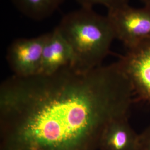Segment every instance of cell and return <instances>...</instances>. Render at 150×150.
Returning a JSON list of instances; mask_svg holds the SVG:
<instances>
[{"label": "cell", "instance_id": "5", "mask_svg": "<svg viewBox=\"0 0 150 150\" xmlns=\"http://www.w3.org/2000/svg\"><path fill=\"white\" fill-rule=\"evenodd\" d=\"M48 33L32 38H18L8 47L6 59L13 75L30 77L40 72L43 47Z\"/></svg>", "mask_w": 150, "mask_h": 150}, {"label": "cell", "instance_id": "7", "mask_svg": "<svg viewBox=\"0 0 150 150\" xmlns=\"http://www.w3.org/2000/svg\"><path fill=\"white\" fill-rule=\"evenodd\" d=\"M129 117L117 119L108 125L102 133L98 150H137L139 134L129 121Z\"/></svg>", "mask_w": 150, "mask_h": 150}, {"label": "cell", "instance_id": "1", "mask_svg": "<svg viewBox=\"0 0 150 150\" xmlns=\"http://www.w3.org/2000/svg\"><path fill=\"white\" fill-rule=\"evenodd\" d=\"M134 92L118 61L87 72L12 75L0 86V150H98L104 129L129 117Z\"/></svg>", "mask_w": 150, "mask_h": 150}, {"label": "cell", "instance_id": "3", "mask_svg": "<svg viewBox=\"0 0 150 150\" xmlns=\"http://www.w3.org/2000/svg\"><path fill=\"white\" fill-rule=\"evenodd\" d=\"M116 39L127 49L150 37V5L135 8L129 4L107 10Z\"/></svg>", "mask_w": 150, "mask_h": 150}, {"label": "cell", "instance_id": "4", "mask_svg": "<svg viewBox=\"0 0 150 150\" xmlns=\"http://www.w3.org/2000/svg\"><path fill=\"white\" fill-rule=\"evenodd\" d=\"M118 62L132 87L135 101L150 103V37L127 49Z\"/></svg>", "mask_w": 150, "mask_h": 150}, {"label": "cell", "instance_id": "2", "mask_svg": "<svg viewBox=\"0 0 150 150\" xmlns=\"http://www.w3.org/2000/svg\"><path fill=\"white\" fill-rule=\"evenodd\" d=\"M56 27L72 48L74 61L71 66L79 72L102 65L116 39L107 16L90 8L81 7L67 13Z\"/></svg>", "mask_w": 150, "mask_h": 150}, {"label": "cell", "instance_id": "10", "mask_svg": "<svg viewBox=\"0 0 150 150\" xmlns=\"http://www.w3.org/2000/svg\"><path fill=\"white\" fill-rule=\"evenodd\" d=\"M137 150H150V125L139 134Z\"/></svg>", "mask_w": 150, "mask_h": 150}, {"label": "cell", "instance_id": "9", "mask_svg": "<svg viewBox=\"0 0 150 150\" xmlns=\"http://www.w3.org/2000/svg\"><path fill=\"white\" fill-rule=\"evenodd\" d=\"M81 7L92 8L94 6L102 5L107 10L129 4V0H76Z\"/></svg>", "mask_w": 150, "mask_h": 150}, {"label": "cell", "instance_id": "11", "mask_svg": "<svg viewBox=\"0 0 150 150\" xmlns=\"http://www.w3.org/2000/svg\"><path fill=\"white\" fill-rule=\"evenodd\" d=\"M140 1L144 4V5H150V0H140Z\"/></svg>", "mask_w": 150, "mask_h": 150}, {"label": "cell", "instance_id": "8", "mask_svg": "<svg viewBox=\"0 0 150 150\" xmlns=\"http://www.w3.org/2000/svg\"><path fill=\"white\" fill-rule=\"evenodd\" d=\"M23 15L35 21H42L51 16L64 0H11Z\"/></svg>", "mask_w": 150, "mask_h": 150}, {"label": "cell", "instance_id": "6", "mask_svg": "<svg viewBox=\"0 0 150 150\" xmlns=\"http://www.w3.org/2000/svg\"><path fill=\"white\" fill-rule=\"evenodd\" d=\"M73 61L72 48L57 28L55 27L54 30L48 32L38 74H53L64 67L71 66Z\"/></svg>", "mask_w": 150, "mask_h": 150}]
</instances>
